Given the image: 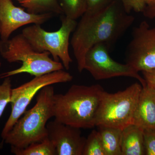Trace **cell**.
<instances>
[{
	"label": "cell",
	"mask_w": 155,
	"mask_h": 155,
	"mask_svg": "<svg viewBox=\"0 0 155 155\" xmlns=\"http://www.w3.org/2000/svg\"><path fill=\"white\" fill-rule=\"evenodd\" d=\"M11 152L16 155H56L55 148L48 137L24 148H11Z\"/></svg>",
	"instance_id": "obj_16"
},
{
	"label": "cell",
	"mask_w": 155,
	"mask_h": 155,
	"mask_svg": "<svg viewBox=\"0 0 155 155\" xmlns=\"http://www.w3.org/2000/svg\"><path fill=\"white\" fill-rule=\"evenodd\" d=\"M1 66H2V62H1V60H0V68H1Z\"/></svg>",
	"instance_id": "obj_27"
},
{
	"label": "cell",
	"mask_w": 155,
	"mask_h": 155,
	"mask_svg": "<svg viewBox=\"0 0 155 155\" xmlns=\"http://www.w3.org/2000/svg\"><path fill=\"white\" fill-rule=\"evenodd\" d=\"M109 49L104 44L94 46L85 55L84 69L97 80L125 76L135 78L142 86H144L146 82L138 72L128 64H120L114 61L109 55Z\"/></svg>",
	"instance_id": "obj_8"
},
{
	"label": "cell",
	"mask_w": 155,
	"mask_h": 155,
	"mask_svg": "<svg viewBox=\"0 0 155 155\" xmlns=\"http://www.w3.org/2000/svg\"><path fill=\"white\" fill-rule=\"evenodd\" d=\"M82 155H107L97 130H93L86 139Z\"/></svg>",
	"instance_id": "obj_18"
},
{
	"label": "cell",
	"mask_w": 155,
	"mask_h": 155,
	"mask_svg": "<svg viewBox=\"0 0 155 155\" xmlns=\"http://www.w3.org/2000/svg\"><path fill=\"white\" fill-rule=\"evenodd\" d=\"M122 155H145L143 130L131 124L122 130Z\"/></svg>",
	"instance_id": "obj_13"
},
{
	"label": "cell",
	"mask_w": 155,
	"mask_h": 155,
	"mask_svg": "<svg viewBox=\"0 0 155 155\" xmlns=\"http://www.w3.org/2000/svg\"><path fill=\"white\" fill-rule=\"evenodd\" d=\"M81 17L71 40L80 72L84 70V59L89 50L101 43L110 48L130 28L135 19L117 0L100 11H86Z\"/></svg>",
	"instance_id": "obj_1"
},
{
	"label": "cell",
	"mask_w": 155,
	"mask_h": 155,
	"mask_svg": "<svg viewBox=\"0 0 155 155\" xmlns=\"http://www.w3.org/2000/svg\"><path fill=\"white\" fill-rule=\"evenodd\" d=\"M142 88L141 84L135 83L115 93L104 91L98 109L96 126H109L122 130L133 124Z\"/></svg>",
	"instance_id": "obj_5"
},
{
	"label": "cell",
	"mask_w": 155,
	"mask_h": 155,
	"mask_svg": "<svg viewBox=\"0 0 155 155\" xmlns=\"http://www.w3.org/2000/svg\"><path fill=\"white\" fill-rule=\"evenodd\" d=\"M77 25L76 20L64 16L61 27L56 31H47L41 25L32 24L24 28L22 33L35 50L49 53L54 61H61L68 70L72 61L69 53V38Z\"/></svg>",
	"instance_id": "obj_6"
},
{
	"label": "cell",
	"mask_w": 155,
	"mask_h": 155,
	"mask_svg": "<svg viewBox=\"0 0 155 155\" xmlns=\"http://www.w3.org/2000/svg\"><path fill=\"white\" fill-rule=\"evenodd\" d=\"M0 54L9 63L20 61L22 63L18 69L0 74V78L22 73L36 77L64 69L62 63L50 58L49 53L35 50L22 33L0 41Z\"/></svg>",
	"instance_id": "obj_4"
},
{
	"label": "cell",
	"mask_w": 155,
	"mask_h": 155,
	"mask_svg": "<svg viewBox=\"0 0 155 155\" xmlns=\"http://www.w3.org/2000/svg\"><path fill=\"white\" fill-rule=\"evenodd\" d=\"M124 10L128 14L134 11L137 13L143 12L147 5L143 0H120Z\"/></svg>",
	"instance_id": "obj_21"
},
{
	"label": "cell",
	"mask_w": 155,
	"mask_h": 155,
	"mask_svg": "<svg viewBox=\"0 0 155 155\" xmlns=\"http://www.w3.org/2000/svg\"><path fill=\"white\" fill-rule=\"evenodd\" d=\"M47 129L56 155H82L86 138L81 136L80 128L54 119L47 123Z\"/></svg>",
	"instance_id": "obj_11"
},
{
	"label": "cell",
	"mask_w": 155,
	"mask_h": 155,
	"mask_svg": "<svg viewBox=\"0 0 155 155\" xmlns=\"http://www.w3.org/2000/svg\"><path fill=\"white\" fill-rule=\"evenodd\" d=\"M126 64L137 72L155 68V27L145 21L134 28L127 46Z\"/></svg>",
	"instance_id": "obj_9"
},
{
	"label": "cell",
	"mask_w": 155,
	"mask_h": 155,
	"mask_svg": "<svg viewBox=\"0 0 155 155\" xmlns=\"http://www.w3.org/2000/svg\"><path fill=\"white\" fill-rule=\"evenodd\" d=\"M54 87L51 85L39 91L35 105L25 111L4 139L11 148H24L48 137L47 124L54 116Z\"/></svg>",
	"instance_id": "obj_3"
},
{
	"label": "cell",
	"mask_w": 155,
	"mask_h": 155,
	"mask_svg": "<svg viewBox=\"0 0 155 155\" xmlns=\"http://www.w3.org/2000/svg\"><path fill=\"white\" fill-rule=\"evenodd\" d=\"M51 13L33 14L14 5L12 0H0V36L1 40L9 38L15 30L28 24L41 25L51 19Z\"/></svg>",
	"instance_id": "obj_10"
},
{
	"label": "cell",
	"mask_w": 155,
	"mask_h": 155,
	"mask_svg": "<svg viewBox=\"0 0 155 155\" xmlns=\"http://www.w3.org/2000/svg\"><path fill=\"white\" fill-rule=\"evenodd\" d=\"M18 2H19V4H21V3H22V2H24L25 0H17Z\"/></svg>",
	"instance_id": "obj_26"
},
{
	"label": "cell",
	"mask_w": 155,
	"mask_h": 155,
	"mask_svg": "<svg viewBox=\"0 0 155 155\" xmlns=\"http://www.w3.org/2000/svg\"><path fill=\"white\" fill-rule=\"evenodd\" d=\"M63 14L70 19L76 20L85 13L87 0H58Z\"/></svg>",
	"instance_id": "obj_17"
},
{
	"label": "cell",
	"mask_w": 155,
	"mask_h": 155,
	"mask_svg": "<svg viewBox=\"0 0 155 155\" xmlns=\"http://www.w3.org/2000/svg\"><path fill=\"white\" fill-rule=\"evenodd\" d=\"M143 15L145 17L153 19L155 17V4L152 5L147 6L146 8L143 11Z\"/></svg>",
	"instance_id": "obj_24"
},
{
	"label": "cell",
	"mask_w": 155,
	"mask_h": 155,
	"mask_svg": "<svg viewBox=\"0 0 155 155\" xmlns=\"http://www.w3.org/2000/svg\"><path fill=\"white\" fill-rule=\"evenodd\" d=\"M145 155H155V130H143Z\"/></svg>",
	"instance_id": "obj_20"
},
{
	"label": "cell",
	"mask_w": 155,
	"mask_h": 155,
	"mask_svg": "<svg viewBox=\"0 0 155 155\" xmlns=\"http://www.w3.org/2000/svg\"><path fill=\"white\" fill-rule=\"evenodd\" d=\"M133 124L143 130H155V91L147 84L142 86Z\"/></svg>",
	"instance_id": "obj_12"
},
{
	"label": "cell",
	"mask_w": 155,
	"mask_h": 155,
	"mask_svg": "<svg viewBox=\"0 0 155 155\" xmlns=\"http://www.w3.org/2000/svg\"><path fill=\"white\" fill-rule=\"evenodd\" d=\"M147 6L152 5L155 4V0H143Z\"/></svg>",
	"instance_id": "obj_25"
},
{
	"label": "cell",
	"mask_w": 155,
	"mask_h": 155,
	"mask_svg": "<svg viewBox=\"0 0 155 155\" xmlns=\"http://www.w3.org/2000/svg\"><path fill=\"white\" fill-rule=\"evenodd\" d=\"M72 79L73 76L63 69L36 76L30 81L12 89L10 102L11 113L1 133L3 140L25 113L35 96L42 88L52 84L69 82Z\"/></svg>",
	"instance_id": "obj_7"
},
{
	"label": "cell",
	"mask_w": 155,
	"mask_h": 155,
	"mask_svg": "<svg viewBox=\"0 0 155 155\" xmlns=\"http://www.w3.org/2000/svg\"><path fill=\"white\" fill-rule=\"evenodd\" d=\"M142 72L146 84L152 87L155 91V68Z\"/></svg>",
	"instance_id": "obj_23"
},
{
	"label": "cell",
	"mask_w": 155,
	"mask_h": 155,
	"mask_svg": "<svg viewBox=\"0 0 155 155\" xmlns=\"http://www.w3.org/2000/svg\"><path fill=\"white\" fill-rule=\"evenodd\" d=\"M104 91L98 84L91 86L74 84L64 94H55V119L80 129L94 127L98 109Z\"/></svg>",
	"instance_id": "obj_2"
},
{
	"label": "cell",
	"mask_w": 155,
	"mask_h": 155,
	"mask_svg": "<svg viewBox=\"0 0 155 155\" xmlns=\"http://www.w3.org/2000/svg\"><path fill=\"white\" fill-rule=\"evenodd\" d=\"M114 0H87L86 11L94 12L100 11L109 5Z\"/></svg>",
	"instance_id": "obj_22"
},
{
	"label": "cell",
	"mask_w": 155,
	"mask_h": 155,
	"mask_svg": "<svg viewBox=\"0 0 155 155\" xmlns=\"http://www.w3.org/2000/svg\"><path fill=\"white\" fill-rule=\"evenodd\" d=\"M97 127L106 154L122 155V130L102 125Z\"/></svg>",
	"instance_id": "obj_14"
},
{
	"label": "cell",
	"mask_w": 155,
	"mask_h": 155,
	"mask_svg": "<svg viewBox=\"0 0 155 155\" xmlns=\"http://www.w3.org/2000/svg\"><path fill=\"white\" fill-rule=\"evenodd\" d=\"M12 89L11 78H6L3 83L0 84V117L11 102Z\"/></svg>",
	"instance_id": "obj_19"
},
{
	"label": "cell",
	"mask_w": 155,
	"mask_h": 155,
	"mask_svg": "<svg viewBox=\"0 0 155 155\" xmlns=\"http://www.w3.org/2000/svg\"><path fill=\"white\" fill-rule=\"evenodd\" d=\"M20 5L33 14H63L58 0H25Z\"/></svg>",
	"instance_id": "obj_15"
}]
</instances>
